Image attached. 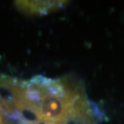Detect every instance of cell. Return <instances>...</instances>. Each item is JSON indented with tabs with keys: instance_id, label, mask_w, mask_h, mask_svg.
<instances>
[{
	"instance_id": "1",
	"label": "cell",
	"mask_w": 124,
	"mask_h": 124,
	"mask_svg": "<svg viewBox=\"0 0 124 124\" xmlns=\"http://www.w3.org/2000/svg\"><path fill=\"white\" fill-rule=\"evenodd\" d=\"M11 93L19 111L31 113L39 121L66 123L95 116L85 95L60 79L36 75L15 81Z\"/></svg>"
},
{
	"instance_id": "2",
	"label": "cell",
	"mask_w": 124,
	"mask_h": 124,
	"mask_svg": "<svg viewBox=\"0 0 124 124\" xmlns=\"http://www.w3.org/2000/svg\"><path fill=\"white\" fill-rule=\"evenodd\" d=\"M63 2L60 1H16L15 3L18 9L24 13L43 15L58 9Z\"/></svg>"
},
{
	"instance_id": "3",
	"label": "cell",
	"mask_w": 124,
	"mask_h": 124,
	"mask_svg": "<svg viewBox=\"0 0 124 124\" xmlns=\"http://www.w3.org/2000/svg\"><path fill=\"white\" fill-rule=\"evenodd\" d=\"M12 123H20L21 122L16 121L7 116V115L6 114V111L4 110L3 98H2V95H0V124H11Z\"/></svg>"
},
{
	"instance_id": "4",
	"label": "cell",
	"mask_w": 124,
	"mask_h": 124,
	"mask_svg": "<svg viewBox=\"0 0 124 124\" xmlns=\"http://www.w3.org/2000/svg\"><path fill=\"white\" fill-rule=\"evenodd\" d=\"M92 119V118H91ZM88 120V119H86ZM79 121H81V120H79ZM75 122V121H73ZM71 123V122H70ZM66 123H53V122H44V121H39V120H30V119H28L27 121V124H66Z\"/></svg>"
}]
</instances>
